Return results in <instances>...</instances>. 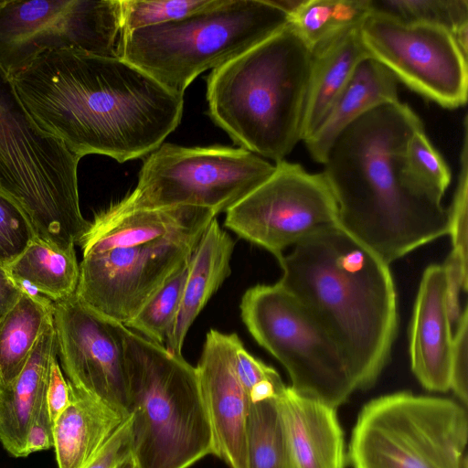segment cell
I'll list each match as a JSON object with an SVG mask.
<instances>
[{
	"label": "cell",
	"instance_id": "1",
	"mask_svg": "<svg viewBox=\"0 0 468 468\" xmlns=\"http://www.w3.org/2000/svg\"><path fill=\"white\" fill-rule=\"evenodd\" d=\"M8 80L30 120L80 158L144 156L182 118V95L121 58L53 49Z\"/></svg>",
	"mask_w": 468,
	"mask_h": 468
},
{
	"label": "cell",
	"instance_id": "2",
	"mask_svg": "<svg viewBox=\"0 0 468 468\" xmlns=\"http://www.w3.org/2000/svg\"><path fill=\"white\" fill-rule=\"evenodd\" d=\"M422 128L409 105H379L337 135L322 164L339 228L388 265L449 233L442 198L419 186L406 167L407 144Z\"/></svg>",
	"mask_w": 468,
	"mask_h": 468
},
{
	"label": "cell",
	"instance_id": "3",
	"mask_svg": "<svg viewBox=\"0 0 468 468\" xmlns=\"http://www.w3.org/2000/svg\"><path fill=\"white\" fill-rule=\"evenodd\" d=\"M278 262L277 282L339 346L356 390L371 388L390 359L399 327L389 265L340 228L299 242Z\"/></svg>",
	"mask_w": 468,
	"mask_h": 468
},
{
	"label": "cell",
	"instance_id": "4",
	"mask_svg": "<svg viewBox=\"0 0 468 468\" xmlns=\"http://www.w3.org/2000/svg\"><path fill=\"white\" fill-rule=\"evenodd\" d=\"M312 55L288 24L212 69L207 78L210 118L241 148L284 160L302 140Z\"/></svg>",
	"mask_w": 468,
	"mask_h": 468
},
{
	"label": "cell",
	"instance_id": "5",
	"mask_svg": "<svg viewBox=\"0 0 468 468\" xmlns=\"http://www.w3.org/2000/svg\"><path fill=\"white\" fill-rule=\"evenodd\" d=\"M132 455L138 468H188L213 454L196 367L122 326Z\"/></svg>",
	"mask_w": 468,
	"mask_h": 468
},
{
	"label": "cell",
	"instance_id": "6",
	"mask_svg": "<svg viewBox=\"0 0 468 468\" xmlns=\"http://www.w3.org/2000/svg\"><path fill=\"white\" fill-rule=\"evenodd\" d=\"M289 24L267 0H223L210 9L122 35L119 58L173 92L258 45Z\"/></svg>",
	"mask_w": 468,
	"mask_h": 468
},
{
	"label": "cell",
	"instance_id": "7",
	"mask_svg": "<svg viewBox=\"0 0 468 468\" xmlns=\"http://www.w3.org/2000/svg\"><path fill=\"white\" fill-rule=\"evenodd\" d=\"M80 158L27 116L0 67V187L25 211L37 238L75 248L88 229L80 207Z\"/></svg>",
	"mask_w": 468,
	"mask_h": 468
},
{
	"label": "cell",
	"instance_id": "8",
	"mask_svg": "<svg viewBox=\"0 0 468 468\" xmlns=\"http://www.w3.org/2000/svg\"><path fill=\"white\" fill-rule=\"evenodd\" d=\"M467 441L462 403L399 391L364 405L347 461L353 468H468Z\"/></svg>",
	"mask_w": 468,
	"mask_h": 468
},
{
	"label": "cell",
	"instance_id": "9",
	"mask_svg": "<svg viewBox=\"0 0 468 468\" xmlns=\"http://www.w3.org/2000/svg\"><path fill=\"white\" fill-rule=\"evenodd\" d=\"M239 310L251 336L286 369L295 392L337 409L356 390L339 346L278 282L248 289Z\"/></svg>",
	"mask_w": 468,
	"mask_h": 468
},
{
	"label": "cell",
	"instance_id": "10",
	"mask_svg": "<svg viewBox=\"0 0 468 468\" xmlns=\"http://www.w3.org/2000/svg\"><path fill=\"white\" fill-rule=\"evenodd\" d=\"M275 165L239 148L162 144L142 165L135 188L116 202L123 208L197 206L217 215L268 179Z\"/></svg>",
	"mask_w": 468,
	"mask_h": 468
},
{
	"label": "cell",
	"instance_id": "11",
	"mask_svg": "<svg viewBox=\"0 0 468 468\" xmlns=\"http://www.w3.org/2000/svg\"><path fill=\"white\" fill-rule=\"evenodd\" d=\"M120 0H5L0 7V67L7 77L48 50L74 48L119 58Z\"/></svg>",
	"mask_w": 468,
	"mask_h": 468
},
{
	"label": "cell",
	"instance_id": "12",
	"mask_svg": "<svg viewBox=\"0 0 468 468\" xmlns=\"http://www.w3.org/2000/svg\"><path fill=\"white\" fill-rule=\"evenodd\" d=\"M224 225L278 261L287 248L339 228L338 207L323 173L282 160L268 179L226 211Z\"/></svg>",
	"mask_w": 468,
	"mask_h": 468
},
{
	"label": "cell",
	"instance_id": "13",
	"mask_svg": "<svg viewBox=\"0 0 468 468\" xmlns=\"http://www.w3.org/2000/svg\"><path fill=\"white\" fill-rule=\"evenodd\" d=\"M369 56L421 96L443 108L466 103L467 58L447 29L403 24L371 14L360 27Z\"/></svg>",
	"mask_w": 468,
	"mask_h": 468
},
{
	"label": "cell",
	"instance_id": "14",
	"mask_svg": "<svg viewBox=\"0 0 468 468\" xmlns=\"http://www.w3.org/2000/svg\"><path fill=\"white\" fill-rule=\"evenodd\" d=\"M199 239L83 253L75 295L90 310L125 324L190 258Z\"/></svg>",
	"mask_w": 468,
	"mask_h": 468
},
{
	"label": "cell",
	"instance_id": "15",
	"mask_svg": "<svg viewBox=\"0 0 468 468\" xmlns=\"http://www.w3.org/2000/svg\"><path fill=\"white\" fill-rule=\"evenodd\" d=\"M58 359L75 387L129 415L122 324L72 295L53 303Z\"/></svg>",
	"mask_w": 468,
	"mask_h": 468
},
{
	"label": "cell",
	"instance_id": "16",
	"mask_svg": "<svg viewBox=\"0 0 468 468\" xmlns=\"http://www.w3.org/2000/svg\"><path fill=\"white\" fill-rule=\"evenodd\" d=\"M239 335L210 329L196 367L208 416L213 454L230 468H248L246 420L248 398L234 366Z\"/></svg>",
	"mask_w": 468,
	"mask_h": 468
},
{
	"label": "cell",
	"instance_id": "17",
	"mask_svg": "<svg viewBox=\"0 0 468 468\" xmlns=\"http://www.w3.org/2000/svg\"><path fill=\"white\" fill-rule=\"evenodd\" d=\"M217 214L197 206L123 208L116 203L95 215L78 245L82 254L164 239L200 238Z\"/></svg>",
	"mask_w": 468,
	"mask_h": 468
},
{
	"label": "cell",
	"instance_id": "18",
	"mask_svg": "<svg viewBox=\"0 0 468 468\" xmlns=\"http://www.w3.org/2000/svg\"><path fill=\"white\" fill-rule=\"evenodd\" d=\"M452 325L443 264L429 265L420 279L410 328L411 370L427 390L451 389Z\"/></svg>",
	"mask_w": 468,
	"mask_h": 468
},
{
	"label": "cell",
	"instance_id": "19",
	"mask_svg": "<svg viewBox=\"0 0 468 468\" xmlns=\"http://www.w3.org/2000/svg\"><path fill=\"white\" fill-rule=\"evenodd\" d=\"M292 468H346L347 451L336 409L295 392L277 399Z\"/></svg>",
	"mask_w": 468,
	"mask_h": 468
},
{
	"label": "cell",
	"instance_id": "20",
	"mask_svg": "<svg viewBox=\"0 0 468 468\" xmlns=\"http://www.w3.org/2000/svg\"><path fill=\"white\" fill-rule=\"evenodd\" d=\"M235 241L215 218L205 229L188 261L179 308L165 346L182 355L189 328L211 296L231 273Z\"/></svg>",
	"mask_w": 468,
	"mask_h": 468
},
{
	"label": "cell",
	"instance_id": "21",
	"mask_svg": "<svg viewBox=\"0 0 468 468\" xmlns=\"http://www.w3.org/2000/svg\"><path fill=\"white\" fill-rule=\"evenodd\" d=\"M58 357L54 323L37 341L16 380L0 388V443L14 457H26L28 431L46 396L50 367Z\"/></svg>",
	"mask_w": 468,
	"mask_h": 468
},
{
	"label": "cell",
	"instance_id": "22",
	"mask_svg": "<svg viewBox=\"0 0 468 468\" xmlns=\"http://www.w3.org/2000/svg\"><path fill=\"white\" fill-rule=\"evenodd\" d=\"M69 403L53 424V448L58 468H84L130 415L104 404L69 381Z\"/></svg>",
	"mask_w": 468,
	"mask_h": 468
},
{
	"label": "cell",
	"instance_id": "23",
	"mask_svg": "<svg viewBox=\"0 0 468 468\" xmlns=\"http://www.w3.org/2000/svg\"><path fill=\"white\" fill-rule=\"evenodd\" d=\"M399 101L398 80L375 58L363 59L325 115L303 141L312 158L323 164L337 135L352 122L379 105Z\"/></svg>",
	"mask_w": 468,
	"mask_h": 468
},
{
	"label": "cell",
	"instance_id": "24",
	"mask_svg": "<svg viewBox=\"0 0 468 468\" xmlns=\"http://www.w3.org/2000/svg\"><path fill=\"white\" fill-rule=\"evenodd\" d=\"M360 27L350 30L312 51L302 121V141L320 123L357 65L370 57L362 41Z\"/></svg>",
	"mask_w": 468,
	"mask_h": 468
},
{
	"label": "cell",
	"instance_id": "25",
	"mask_svg": "<svg viewBox=\"0 0 468 468\" xmlns=\"http://www.w3.org/2000/svg\"><path fill=\"white\" fill-rule=\"evenodd\" d=\"M24 289V288H23ZM53 302L24 289L0 321V388L11 385L27 365L37 341L53 322Z\"/></svg>",
	"mask_w": 468,
	"mask_h": 468
},
{
	"label": "cell",
	"instance_id": "26",
	"mask_svg": "<svg viewBox=\"0 0 468 468\" xmlns=\"http://www.w3.org/2000/svg\"><path fill=\"white\" fill-rule=\"evenodd\" d=\"M5 268L26 291L53 303L74 295L80 280L75 248L60 250L37 238Z\"/></svg>",
	"mask_w": 468,
	"mask_h": 468
},
{
	"label": "cell",
	"instance_id": "27",
	"mask_svg": "<svg viewBox=\"0 0 468 468\" xmlns=\"http://www.w3.org/2000/svg\"><path fill=\"white\" fill-rule=\"evenodd\" d=\"M371 14L370 0H304L288 20L313 51L359 28Z\"/></svg>",
	"mask_w": 468,
	"mask_h": 468
},
{
	"label": "cell",
	"instance_id": "28",
	"mask_svg": "<svg viewBox=\"0 0 468 468\" xmlns=\"http://www.w3.org/2000/svg\"><path fill=\"white\" fill-rule=\"evenodd\" d=\"M277 399L248 401L246 420L248 468H292Z\"/></svg>",
	"mask_w": 468,
	"mask_h": 468
},
{
	"label": "cell",
	"instance_id": "29",
	"mask_svg": "<svg viewBox=\"0 0 468 468\" xmlns=\"http://www.w3.org/2000/svg\"><path fill=\"white\" fill-rule=\"evenodd\" d=\"M188 261L189 259L124 324L127 328L148 340L165 346L179 308L188 273Z\"/></svg>",
	"mask_w": 468,
	"mask_h": 468
},
{
	"label": "cell",
	"instance_id": "30",
	"mask_svg": "<svg viewBox=\"0 0 468 468\" xmlns=\"http://www.w3.org/2000/svg\"><path fill=\"white\" fill-rule=\"evenodd\" d=\"M373 14L403 24L441 27L451 33L468 23L467 0H370Z\"/></svg>",
	"mask_w": 468,
	"mask_h": 468
},
{
	"label": "cell",
	"instance_id": "31",
	"mask_svg": "<svg viewBox=\"0 0 468 468\" xmlns=\"http://www.w3.org/2000/svg\"><path fill=\"white\" fill-rule=\"evenodd\" d=\"M223 0H120L122 34L213 8Z\"/></svg>",
	"mask_w": 468,
	"mask_h": 468
},
{
	"label": "cell",
	"instance_id": "32",
	"mask_svg": "<svg viewBox=\"0 0 468 468\" xmlns=\"http://www.w3.org/2000/svg\"><path fill=\"white\" fill-rule=\"evenodd\" d=\"M405 164L410 177L422 188L441 197L451 183V171L427 137L424 128L410 138Z\"/></svg>",
	"mask_w": 468,
	"mask_h": 468
},
{
	"label": "cell",
	"instance_id": "33",
	"mask_svg": "<svg viewBox=\"0 0 468 468\" xmlns=\"http://www.w3.org/2000/svg\"><path fill=\"white\" fill-rule=\"evenodd\" d=\"M234 366L248 401L279 398L287 387L273 367L245 348L239 337L235 343Z\"/></svg>",
	"mask_w": 468,
	"mask_h": 468
},
{
	"label": "cell",
	"instance_id": "34",
	"mask_svg": "<svg viewBox=\"0 0 468 468\" xmlns=\"http://www.w3.org/2000/svg\"><path fill=\"white\" fill-rule=\"evenodd\" d=\"M36 238L25 211L0 187V265L10 264Z\"/></svg>",
	"mask_w": 468,
	"mask_h": 468
},
{
	"label": "cell",
	"instance_id": "35",
	"mask_svg": "<svg viewBox=\"0 0 468 468\" xmlns=\"http://www.w3.org/2000/svg\"><path fill=\"white\" fill-rule=\"evenodd\" d=\"M468 312L465 306L455 326L451 368V389L463 406H467Z\"/></svg>",
	"mask_w": 468,
	"mask_h": 468
},
{
	"label": "cell",
	"instance_id": "36",
	"mask_svg": "<svg viewBox=\"0 0 468 468\" xmlns=\"http://www.w3.org/2000/svg\"><path fill=\"white\" fill-rule=\"evenodd\" d=\"M132 455L131 418L116 431L84 468H115Z\"/></svg>",
	"mask_w": 468,
	"mask_h": 468
},
{
	"label": "cell",
	"instance_id": "37",
	"mask_svg": "<svg viewBox=\"0 0 468 468\" xmlns=\"http://www.w3.org/2000/svg\"><path fill=\"white\" fill-rule=\"evenodd\" d=\"M54 446L53 422L50 419L46 396L32 420L27 441L28 454L48 450Z\"/></svg>",
	"mask_w": 468,
	"mask_h": 468
},
{
	"label": "cell",
	"instance_id": "38",
	"mask_svg": "<svg viewBox=\"0 0 468 468\" xmlns=\"http://www.w3.org/2000/svg\"><path fill=\"white\" fill-rule=\"evenodd\" d=\"M46 399L50 419L54 424L56 419L67 407L69 399V381L64 378L58 357L53 360L50 367Z\"/></svg>",
	"mask_w": 468,
	"mask_h": 468
},
{
	"label": "cell",
	"instance_id": "39",
	"mask_svg": "<svg viewBox=\"0 0 468 468\" xmlns=\"http://www.w3.org/2000/svg\"><path fill=\"white\" fill-rule=\"evenodd\" d=\"M23 287L0 265V321L15 306L23 293Z\"/></svg>",
	"mask_w": 468,
	"mask_h": 468
},
{
	"label": "cell",
	"instance_id": "40",
	"mask_svg": "<svg viewBox=\"0 0 468 468\" xmlns=\"http://www.w3.org/2000/svg\"><path fill=\"white\" fill-rule=\"evenodd\" d=\"M452 37L461 50L462 54L467 58L468 55V23L458 27L452 33Z\"/></svg>",
	"mask_w": 468,
	"mask_h": 468
},
{
	"label": "cell",
	"instance_id": "41",
	"mask_svg": "<svg viewBox=\"0 0 468 468\" xmlns=\"http://www.w3.org/2000/svg\"><path fill=\"white\" fill-rule=\"evenodd\" d=\"M271 5L277 7L288 16L293 13L304 0H267Z\"/></svg>",
	"mask_w": 468,
	"mask_h": 468
},
{
	"label": "cell",
	"instance_id": "42",
	"mask_svg": "<svg viewBox=\"0 0 468 468\" xmlns=\"http://www.w3.org/2000/svg\"><path fill=\"white\" fill-rule=\"evenodd\" d=\"M115 468H138L133 455L129 456Z\"/></svg>",
	"mask_w": 468,
	"mask_h": 468
}]
</instances>
